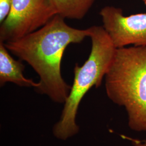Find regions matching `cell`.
Listing matches in <instances>:
<instances>
[{
	"mask_svg": "<svg viewBox=\"0 0 146 146\" xmlns=\"http://www.w3.org/2000/svg\"><path fill=\"white\" fill-rule=\"evenodd\" d=\"M103 27L116 48L146 46V13L125 16L120 8L106 6L100 12Z\"/></svg>",
	"mask_w": 146,
	"mask_h": 146,
	"instance_id": "5b68a950",
	"label": "cell"
},
{
	"mask_svg": "<svg viewBox=\"0 0 146 146\" xmlns=\"http://www.w3.org/2000/svg\"><path fill=\"white\" fill-rule=\"evenodd\" d=\"M134 142V146H146V141L141 142V141L135 140Z\"/></svg>",
	"mask_w": 146,
	"mask_h": 146,
	"instance_id": "9c48e42d",
	"label": "cell"
},
{
	"mask_svg": "<svg viewBox=\"0 0 146 146\" xmlns=\"http://www.w3.org/2000/svg\"><path fill=\"white\" fill-rule=\"evenodd\" d=\"M104 80L108 98L125 108L129 127L146 132V46L116 48Z\"/></svg>",
	"mask_w": 146,
	"mask_h": 146,
	"instance_id": "7a4b0ae2",
	"label": "cell"
},
{
	"mask_svg": "<svg viewBox=\"0 0 146 146\" xmlns=\"http://www.w3.org/2000/svg\"><path fill=\"white\" fill-rule=\"evenodd\" d=\"M95 0H52L56 14L63 18L81 20L93 5Z\"/></svg>",
	"mask_w": 146,
	"mask_h": 146,
	"instance_id": "52a82bcc",
	"label": "cell"
},
{
	"mask_svg": "<svg viewBox=\"0 0 146 146\" xmlns=\"http://www.w3.org/2000/svg\"><path fill=\"white\" fill-rule=\"evenodd\" d=\"M25 67L19 61L11 56L4 43L0 42V86L3 87L6 83L11 82L20 87H38V82L27 78L23 72Z\"/></svg>",
	"mask_w": 146,
	"mask_h": 146,
	"instance_id": "8992f818",
	"label": "cell"
},
{
	"mask_svg": "<svg viewBox=\"0 0 146 146\" xmlns=\"http://www.w3.org/2000/svg\"><path fill=\"white\" fill-rule=\"evenodd\" d=\"M13 0H0V22L2 23L8 15Z\"/></svg>",
	"mask_w": 146,
	"mask_h": 146,
	"instance_id": "ba28073f",
	"label": "cell"
},
{
	"mask_svg": "<svg viewBox=\"0 0 146 146\" xmlns=\"http://www.w3.org/2000/svg\"><path fill=\"white\" fill-rule=\"evenodd\" d=\"M56 15L52 0H13L0 27V42L19 39L39 29Z\"/></svg>",
	"mask_w": 146,
	"mask_h": 146,
	"instance_id": "277c9868",
	"label": "cell"
},
{
	"mask_svg": "<svg viewBox=\"0 0 146 146\" xmlns=\"http://www.w3.org/2000/svg\"><path fill=\"white\" fill-rule=\"evenodd\" d=\"M143 1H144V3H145V5H146V0H143Z\"/></svg>",
	"mask_w": 146,
	"mask_h": 146,
	"instance_id": "30bf717a",
	"label": "cell"
},
{
	"mask_svg": "<svg viewBox=\"0 0 146 146\" xmlns=\"http://www.w3.org/2000/svg\"><path fill=\"white\" fill-rule=\"evenodd\" d=\"M89 36V29L68 26L64 19L55 15L39 29L16 40L3 43L8 51L28 63L40 78V94L53 102L64 104L71 86L63 78L61 64L63 53L70 44L79 43Z\"/></svg>",
	"mask_w": 146,
	"mask_h": 146,
	"instance_id": "6da1fadb",
	"label": "cell"
},
{
	"mask_svg": "<svg viewBox=\"0 0 146 146\" xmlns=\"http://www.w3.org/2000/svg\"><path fill=\"white\" fill-rule=\"evenodd\" d=\"M89 29L91 52L82 66L75 64L70 93L59 120L52 128L53 135L60 140L66 141L78 134L76 116L80 103L90 89L101 85L116 52V48L103 27L94 26Z\"/></svg>",
	"mask_w": 146,
	"mask_h": 146,
	"instance_id": "3957f363",
	"label": "cell"
}]
</instances>
